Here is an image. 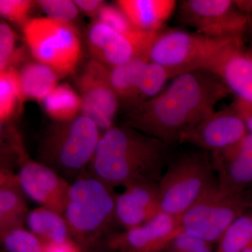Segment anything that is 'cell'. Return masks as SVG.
I'll list each match as a JSON object with an SVG mask.
<instances>
[{
	"label": "cell",
	"mask_w": 252,
	"mask_h": 252,
	"mask_svg": "<svg viewBox=\"0 0 252 252\" xmlns=\"http://www.w3.org/2000/svg\"><path fill=\"white\" fill-rule=\"evenodd\" d=\"M170 147L130 126L102 132L85 173L115 189L158 183L166 170Z\"/></svg>",
	"instance_id": "2"
},
{
	"label": "cell",
	"mask_w": 252,
	"mask_h": 252,
	"mask_svg": "<svg viewBox=\"0 0 252 252\" xmlns=\"http://www.w3.org/2000/svg\"><path fill=\"white\" fill-rule=\"evenodd\" d=\"M42 252H85L74 240L61 243L44 244Z\"/></svg>",
	"instance_id": "34"
},
{
	"label": "cell",
	"mask_w": 252,
	"mask_h": 252,
	"mask_svg": "<svg viewBox=\"0 0 252 252\" xmlns=\"http://www.w3.org/2000/svg\"><path fill=\"white\" fill-rule=\"evenodd\" d=\"M32 56L57 73L59 77L72 74L82 54L79 32L73 25L49 17L31 19L23 27Z\"/></svg>",
	"instance_id": "7"
},
{
	"label": "cell",
	"mask_w": 252,
	"mask_h": 252,
	"mask_svg": "<svg viewBox=\"0 0 252 252\" xmlns=\"http://www.w3.org/2000/svg\"><path fill=\"white\" fill-rule=\"evenodd\" d=\"M243 39H215L182 30L160 31L154 38L149 59L175 69L181 75L198 69L210 70L227 50Z\"/></svg>",
	"instance_id": "6"
},
{
	"label": "cell",
	"mask_w": 252,
	"mask_h": 252,
	"mask_svg": "<svg viewBox=\"0 0 252 252\" xmlns=\"http://www.w3.org/2000/svg\"><path fill=\"white\" fill-rule=\"evenodd\" d=\"M23 99L41 102L58 86L60 79L52 68L40 63H29L18 71Z\"/></svg>",
	"instance_id": "21"
},
{
	"label": "cell",
	"mask_w": 252,
	"mask_h": 252,
	"mask_svg": "<svg viewBox=\"0 0 252 252\" xmlns=\"http://www.w3.org/2000/svg\"><path fill=\"white\" fill-rule=\"evenodd\" d=\"M97 20L108 25L113 29L141 44L152 45L157 33H147L140 31L127 15L117 4H104L97 15Z\"/></svg>",
	"instance_id": "26"
},
{
	"label": "cell",
	"mask_w": 252,
	"mask_h": 252,
	"mask_svg": "<svg viewBox=\"0 0 252 252\" xmlns=\"http://www.w3.org/2000/svg\"><path fill=\"white\" fill-rule=\"evenodd\" d=\"M42 104L46 114L54 122L66 123L80 115L82 101L70 86L61 84L42 101Z\"/></svg>",
	"instance_id": "23"
},
{
	"label": "cell",
	"mask_w": 252,
	"mask_h": 252,
	"mask_svg": "<svg viewBox=\"0 0 252 252\" xmlns=\"http://www.w3.org/2000/svg\"><path fill=\"white\" fill-rule=\"evenodd\" d=\"M242 252H252V244L245 249Z\"/></svg>",
	"instance_id": "37"
},
{
	"label": "cell",
	"mask_w": 252,
	"mask_h": 252,
	"mask_svg": "<svg viewBox=\"0 0 252 252\" xmlns=\"http://www.w3.org/2000/svg\"><path fill=\"white\" fill-rule=\"evenodd\" d=\"M211 155L188 152L171 159L158 182L160 212L179 218L217 185Z\"/></svg>",
	"instance_id": "5"
},
{
	"label": "cell",
	"mask_w": 252,
	"mask_h": 252,
	"mask_svg": "<svg viewBox=\"0 0 252 252\" xmlns=\"http://www.w3.org/2000/svg\"><path fill=\"white\" fill-rule=\"evenodd\" d=\"M16 35L9 25L4 21L0 23V72L11 67L16 55Z\"/></svg>",
	"instance_id": "31"
},
{
	"label": "cell",
	"mask_w": 252,
	"mask_h": 252,
	"mask_svg": "<svg viewBox=\"0 0 252 252\" xmlns=\"http://www.w3.org/2000/svg\"><path fill=\"white\" fill-rule=\"evenodd\" d=\"M217 252H242L252 244V208L237 218L219 243Z\"/></svg>",
	"instance_id": "27"
},
{
	"label": "cell",
	"mask_w": 252,
	"mask_h": 252,
	"mask_svg": "<svg viewBox=\"0 0 252 252\" xmlns=\"http://www.w3.org/2000/svg\"><path fill=\"white\" fill-rule=\"evenodd\" d=\"M86 43L93 59L109 67L149 53L152 46L132 40L97 19L88 28Z\"/></svg>",
	"instance_id": "15"
},
{
	"label": "cell",
	"mask_w": 252,
	"mask_h": 252,
	"mask_svg": "<svg viewBox=\"0 0 252 252\" xmlns=\"http://www.w3.org/2000/svg\"><path fill=\"white\" fill-rule=\"evenodd\" d=\"M149 61V53H145L115 67H107L109 84L124 108L130 106L141 71Z\"/></svg>",
	"instance_id": "22"
},
{
	"label": "cell",
	"mask_w": 252,
	"mask_h": 252,
	"mask_svg": "<svg viewBox=\"0 0 252 252\" xmlns=\"http://www.w3.org/2000/svg\"><path fill=\"white\" fill-rule=\"evenodd\" d=\"M33 1L31 0H1L0 14L10 22L18 26H26L32 9Z\"/></svg>",
	"instance_id": "30"
},
{
	"label": "cell",
	"mask_w": 252,
	"mask_h": 252,
	"mask_svg": "<svg viewBox=\"0 0 252 252\" xmlns=\"http://www.w3.org/2000/svg\"><path fill=\"white\" fill-rule=\"evenodd\" d=\"M248 133L245 123L230 106L212 113L186 132L180 144H193L212 154L237 145Z\"/></svg>",
	"instance_id": "11"
},
{
	"label": "cell",
	"mask_w": 252,
	"mask_h": 252,
	"mask_svg": "<svg viewBox=\"0 0 252 252\" xmlns=\"http://www.w3.org/2000/svg\"><path fill=\"white\" fill-rule=\"evenodd\" d=\"M167 248L171 252H212L210 243L184 233L178 235Z\"/></svg>",
	"instance_id": "32"
},
{
	"label": "cell",
	"mask_w": 252,
	"mask_h": 252,
	"mask_svg": "<svg viewBox=\"0 0 252 252\" xmlns=\"http://www.w3.org/2000/svg\"><path fill=\"white\" fill-rule=\"evenodd\" d=\"M209 71L218 75L231 92L252 103V59L244 43L232 46Z\"/></svg>",
	"instance_id": "17"
},
{
	"label": "cell",
	"mask_w": 252,
	"mask_h": 252,
	"mask_svg": "<svg viewBox=\"0 0 252 252\" xmlns=\"http://www.w3.org/2000/svg\"><path fill=\"white\" fill-rule=\"evenodd\" d=\"M115 212L117 224L124 230L154 220L160 213L158 183L127 187L117 194Z\"/></svg>",
	"instance_id": "16"
},
{
	"label": "cell",
	"mask_w": 252,
	"mask_h": 252,
	"mask_svg": "<svg viewBox=\"0 0 252 252\" xmlns=\"http://www.w3.org/2000/svg\"><path fill=\"white\" fill-rule=\"evenodd\" d=\"M179 75L175 69L152 61L146 63L139 76L130 106L126 110L155 97L169 79Z\"/></svg>",
	"instance_id": "24"
},
{
	"label": "cell",
	"mask_w": 252,
	"mask_h": 252,
	"mask_svg": "<svg viewBox=\"0 0 252 252\" xmlns=\"http://www.w3.org/2000/svg\"><path fill=\"white\" fill-rule=\"evenodd\" d=\"M27 195L18 174L5 167L0 170V235L24 227L27 221Z\"/></svg>",
	"instance_id": "18"
},
{
	"label": "cell",
	"mask_w": 252,
	"mask_h": 252,
	"mask_svg": "<svg viewBox=\"0 0 252 252\" xmlns=\"http://www.w3.org/2000/svg\"><path fill=\"white\" fill-rule=\"evenodd\" d=\"M18 176L28 198L64 215L71 183L57 172L28 155L21 159Z\"/></svg>",
	"instance_id": "12"
},
{
	"label": "cell",
	"mask_w": 252,
	"mask_h": 252,
	"mask_svg": "<svg viewBox=\"0 0 252 252\" xmlns=\"http://www.w3.org/2000/svg\"><path fill=\"white\" fill-rule=\"evenodd\" d=\"M117 4L131 22L147 33H158L175 11V0H119Z\"/></svg>",
	"instance_id": "19"
},
{
	"label": "cell",
	"mask_w": 252,
	"mask_h": 252,
	"mask_svg": "<svg viewBox=\"0 0 252 252\" xmlns=\"http://www.w3.org/2000/svg\"><path fill=\"white\" fill-rule=\"evenodd\" d=\"M246 52L247 54H248L252 59V43L251 46H250V48L247 50Z\"/></svg>",
	"instance_id": "36"
},
{
	"label": "cell",
	"mask_w": 252,
	"mask_h": 252,
	"mask_svg": "<svg viewBox=\"0 0 252 252\" xmlns=\"http://www.w3.org/2000/svg\"><path fill=\"white\" fill-rule=\"evenodd\" d=\"M178 19L197 32L221 39H243L249 26L248 14L234 0H185L179 6Z\"/></svg>",
	"instance_id": "9"
},
{
	"label": "cell",
	"mask_w": 252,
	"mask_h": 252,
	"mask_svg": "<svg viewBox=\"0 0 252 252\" xmlns=\"http://www.w3.org/2000/svg\"><path fill=\"white\" fill-rule=\"evenodd\" d=\"M179 218L160 212L154 220L109 239L107 250L113 252H160L182 234Z\"/></svg>",
	"instance_id": "13"
},
{
	"label": "cell",
	"mask_w": 252,
	"mask_h": 252,
	"mask_svg": "<svg viewBox=\"0 0 252 252\" xmlns=\"http://www.w3.org/2000/svg\"><path fill=\"white\" fill-rule=\"evenodd\" d=\"M211 159L220 190L245 195V190L252 185V134L249 132L237 145L212 153Z\"/></svg>",
	"instance_id": "14"
},
{
	"label": "cell",
	"mask_w": 252,
	"mask_h": 252,
	"mask_svg": "<svg viewBox=\"0 0 252 252\" xmlns=\"http://www.w3.org/2000/svg\"><path fill=\"white\" fill-rule=\"evenodd\" d=\"M75 83L82 101L81 114L92 120L100 132L112 127L121 102L109 84L107 66L91 60Z\"/></svg>",
	"instance_id": "10"
},
{
	"label": "cell",
	"mask_w": 252,
	"mask_h": 252,
	"mask_svg": "<svg viewBox=\"0 0 252 252\" xmlns=\"http://www.w3.org/2000/svg\"><path fill=\"white\" fill-rule=\"evenodd\" d=\"M231 91L218 75L198 69L174 78L165 91L126 110L124 125L171 147L183 134L215 112Z\"/></svg>",
	"instance_id": "1"
},
{
	"label": "cell",
	"mask_w": 252,
	"mask_h": 252,
	"mask_svg": "<svg viewBox=\"0 0 252 252\" xmlns=\"http://www.w3.org/2000/svg\"><path fill=\"white\" fill-rule=\"evenodd\" d=\"M24 102L18 70L9 67L0 72V123L1 126L9 122L16 107Z\"/></svg>",
	"instance_id": "25"
},
{
	"label": "cell",
	"mask_w": 252,
	"mask_h": 252,
	"mask_svg": "<svg viewBox=\"0 0 252 252\" xmlns=\"http://www.w3.org/2000/svg\"><path fill=\"white\" fill-rule=\"evenodd\" d=\"M48 15V17L67 24L72 25L79 16V9L74 1L69 0H39L35 1Z\"/></svg>",
	"instance_id": "29"
},
{
	"label": "cell",
	"mask_w": 252,
	"mask_h": 252,
	"mask_svg": "<svg viewBox=\"0 0 252 252\" xmlns=\"http://www.w3.org/2000/svg\"><path fill=\"white\" fill-rule=\"evenodd\" d=\"M252 208L245 195L220 190L218 183L179 217L182 233L211 244L219 242L231 223Z\"/></svg>",
	"instance_id": "8"
},
{
	"label": "cell",
	"mask_w": 252,
	"mask_h": 252,
	"mask_svg": "<svg viewBox=\"0 0 252 252\" xmlns=\"http://www.w3.org/2000/svg\"><path fill=\"white\" fill-rule=\"evenodd\" d=\"M101 135L96 124L82 114L72 122H54L41 133L36 160L72 184L85 173Z\"/></svg>",
	"instance_id": "4"
},
{
	"label": "cell",
	"mask_w": 252,
	"mask_h": 252,
	"mask_svg": "<svg viewBox=\"0 0 252 252\" xmlns=\"http://www.w3.org/2000/svg\"><path fill=\"white\" fill-rule=\"evenodd\" d=\"M117 196L114 189L86 173L71 184L64 217L84 252L107 251L109 239L117 233Z\"/></svg>",
	"instance_id": "3"
},
{
	"label": "cell",
	"mask_w": 252,
	"mask_h": 252,
	"mask_svg": "<svg viewBox=\"0 0 252 252\" xmlns=\"http://www.w3.org/2000/svg\"><path fill=\"white\" fill-rule=\"evenodd\" d=\"M1 243L7 252H42L44 244L24 227L14 228L0 235Z\"/></svg>",
	"instance_id": "28"
},
{
	"label": "cell",
	"mask_w": 252,
	"mask_h": 252,
	"mask_svg": "<svg viewBox=\"0 0 252 252\" xmlns=\"http://www.w3.org/2000/svg\"><path fill=\"white\" fill-rule=\"evenodd\" d=\"M29 229L44 244L61 243L73 240L64 215L40 206L30 211L26 221Z\"/></svg>",
	"instance_id": "20"
},
{
	"label": "cell",
	"mask_w": 252,
	"mask_h": 252,
	"mask_svg": "<svg viewBox=\"0 0 252 252\" xmlns=\"http://www.w3.org/2000/svg\"><path fill=\"white\" fill-rule=\"evenodd\" d=\"M231 107L245 123L249 132L252 134V103L244 99H235Z\"/></svg>",
	"instance_id": "33"
},
{
	"label": "cell",
	"mask_w": 252,
	"mask_h": 252,
	"mask_svg": "<svg viewBox=\"0 0 252 252\" xmlns=\"http://www.w3.org/2000/svg\"><path fill=\"white\" fill-rule=\"evenodd\" d=\"M74 4L83 12L89 16H97L105 3L102 0H74Z\"/></svg>",
	"instance_id": "35"
}]
</instances>
